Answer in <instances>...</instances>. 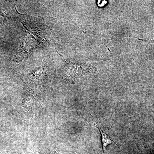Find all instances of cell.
<instances>
[{
    "label": "cell",
    "instance_id": "6da1fadb",
    "mask_svg": "<svg viewBox=\"0 0 154 154\" xmlns=\"http://www.w3.org/2000/svg\"><path fill=\"white\" fill-rule=\"evenodd\" d=\"M94 125L99 129L100 134H101V138H102V148H103V151H104V152H105V148L107 146L112 143L115 144H116V143L113 141V140L109 137V136L103 131L102 126L100 125L99 124H94Z\"/></svg>",
    "mask_w": 154,
    "mask_h": 154
}]
</instances>
